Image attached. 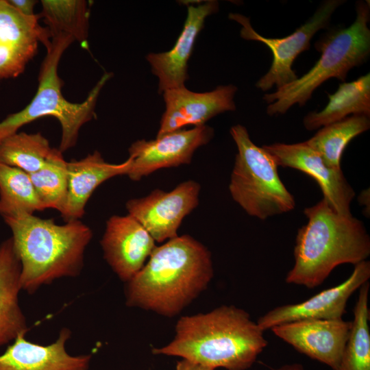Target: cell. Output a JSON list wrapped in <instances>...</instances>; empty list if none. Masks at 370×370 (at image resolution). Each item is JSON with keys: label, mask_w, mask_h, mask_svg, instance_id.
<instances>
[{"label": "cell", "mask_w": 370, "mask_h": 370, "mask_svg": "<svg viewBox=\"0 0 370 370\" xmlns=\"http://www.w3.org/2000/svg\"><path fill=\"white\" fill-rule=\"evenodd\" d=\"M147 264L129 282L126 304L172 317L208 286L213 276L211 254L189 235L156 247Z\"/></svg>", "instance_id": "cell-1"}, {"label": "cell", "mask_w": 370, "mask_h": 370, "mask_svg": "<svg viewBox=\"0 0 370 370\" xmlns=\"http://www.w3.org/2000/svg\"><path fill=\"white\" fill-rule=\"evenodd\" d=\"M263 332L247 312L222 306L180 318L173 340L152 353L180 356L214 369L245 370L267 345Z\"/></svg>", "instance_id": "cell-2"}, {"label": "cell", "mask_w": 370, "mask_h": 370, "mask_svg": "<svg viewBox=\"0 0 370 370\" xmlns=\"http://www.w3.org/2000/svg\"><path fill=\"white\" fill-rule=\"evenodd\" d=\"M3 219L21 263L22 290L33 294L57 279L80 273L92 232L79 219L58 225L28 214Z\"/></svg>", "instance_id": "cell-3"}, {"label": "cell", "mask_w": 370, "mask_h": 370, "mask_svg": "<svg viewBox=\"0 0 370 370\" xmlns=\"http://www.w3.org/2000/svg\"><path fill=\"white\" fill-rule=\"evenodd\" d=\"M304 213L308 222L297 231L286 283L315 288L337 266L367 260L370 238L362 221L338 214L324 198Z\"/></svg>", "instance_id": "cell-4"}, {"label": "cell", "mask_w": 370, "mask_h": 370, "mask_svg": "<svg viewBox=\"0 0 370 370\" xmlns=\"http://www.w3.org/2000/svg\"><path fill=\"white\" fill-rule=\"evenodd\" d=\"M356 16L349 26L328 29L314 43L321 53L314 65L301 77L273 92L264 94L270 116L285 114L293 106H304L314 91L330 78L345 82L348 72L365 63L370 55L369 3H356Z\"/></svg>", "instance_id": "cell-5"}, {"label": "cell", "mask_w": 370, "mask_h": 370, "mask_svg": "<svg viewBox=\"0 0 370 370\" xmlns=\"http://www.w3.org/2000/svg\"><path fill=\"white\" fill-rule=\"evenodd\" d=\"M73 42L69 36H51L40 67L36 93L23 110L9 114L0 121V143L17 133L23 125L51 116L59 121L62 129L59 149L63 153L75 145L81 127L95 117V109L99 93L112 75L106 73L83 102L67 101L62 93L63 81L58 75V68L64 52Z\"/></svg>", "instance_id": "cell-6"}, {"label": "cell", "mask_w": 370, "mask_h": 370, "mask_svg": "<svg viewBox=\"0 0 370 370\" xmlns=\"http://www.w3.org/2000/svg\"><path fill=\"white\" fill-rule=\"evenodd\" d=\"M230 132L238 150L229 184L234 201L261 220L293 210L295 199L279 177L273 156L253 143L243 125Z\"/></svg>", "instance_id": "cell-7"}, {"label": "cell", "mask_w": 370, "mask_h": 370, "mask_svg": "<svg viewBox=\"0 0 370 370\" xmlns=\"http://www.w3.org/2000/svg\"><path fill=\"white\" fill-rule=\"evenodd\" d=\"M344 2L343 0L324 1L303 25L283 38L264 37L255 31L248 17L238 13H230L229 18L242 26L241 38L263 43L273 54L270 69L258 80L256 86L262 91H267L273 87L280 88L297 79L298 76L292 68L295 60L301 53L310 49V40L318 31L328 28L333 13Z\"/></svg>", "instance_id": "cell-8"}, {"label": "cell", "mask_w": 370, "mask_h": 370, "mask_svg": "<svg viewBox=\"0 0 370 370\" xmlns=\"http://www.w3.org/2000/svg\"><path fill=\"white\" fill-rule=\"evenodd\" d=\"M199 191L197 182L188 180L169 192L155 189L147 196L130 199L126 209L155 241L162 242L177 236L182 220L199 204Z\"/></svg>", "instance_id": "cell-9"}, {"label": "cell", "mask_w": 370, "mask_h": 370, "mask_svg": "<svg viewBox=\"0 0 370 370\" xmlns=\"http://www.w3.org/2000/svg\"><path fill=\"white\" fill-rule=\"evenodd\" d=\"M213 135V129L204 125L177 130L154 140H136L129 148L132 164L127 175L138 181L156 170L189 164L196 149L207 144Z\"/></svg>", "instance_id": "cell-10"}, {"label": "cell", "mask_w": 370, "mask_h": 370, "mask_svg": "<svg viewBox=\"0 0 370 370\" xmlns=\"http://www.w3.org/2000/svg\"><path fill=\"white\" fill-rule=\"evenodd\" d=\"M40 18V14L25 16L7 0H0V80L23 73L39 42L49 47L50 32L39 24Z\"/></svg>", "instance_id": "cell-11"}, {"label": "cell", "mask_w": 370, "mask_h": 370, "mask_svg": "<svg viewBox=\"0 0 370 370\" xmlns=\"http://www.w3.org/2000/svg\"><path fill=\"white\" fill-rule=\"evenodd\" d=\"M369 278L370 262L362 261L354 265L350 276L342 283L300 303L278 306L260 317L257 324L265 331L301 319H341L346 312L349 298Z\"/></svg>", "instance_id": "cell-12"}, {"label": "cell", "mask_w": 370, "mask_h": 370, "mask_svg": "<svg viewBox=\"0 0 370 370\" xmlns=\"http://www.w3.org/2000/svg\"><path fill=\"white\" fill-rule=\"evenodd\" d=\"M262 147L273 156L278 166L295 169L312 177L319 185L323 198L336 212L352 215L350 204L355 193L342 170L329 166L306 141L275 143Z\"/></svg>", "instance_id": "cell-13"}, {"label": "cell", "mask_w": 370, "mask_h": 370, "mask_svg": "<svg viewBox=\"0 0 370 370\" xmlns=\"http://www.w3.org/2000/svg\"><path fill=\"white\" fill-rule=\"evenodd\" d=\"M352 321L307 319L272 328L278 337L296 350L335 370L348 339Z\"/></svg>", "instance_id": "cell-14"}, {"label": "cell", "mask_w": 370, "mask_h": 370, "mask_svg": "<svg viewBox=\"0 0 370 370\" xmlns=\"http://www.w3.org/2000/svg\"><path fill=\"white\" fill-rule=\"evenodd\" d=\"M236 91V86L228 84L205 92H195L185 86L163 92L166 108L157 136L187 125L202 126L217 114L235 110Z\"/></svg>", "instance_id": "cell-15"}, {"label": "cell", "mask_w": 370, "mask_h": 370, "mask_svg": "<svg viewBox=\"0 0 370 370\" xmlns=\"http://www.w3.org/2000/svg\"><path fill=\"white\" fill-rule=\"evenodd\" d=\"M101 246L108 264L126 282L140 271L156 247L149 233L130 214L108 219Z\"/></svg>", "instance_id": "cell-16"}, {"label": "cell", "mask_w": 370, "mask_h": 370, "mask_svg": "<svg viewBox=\"0 0 370 370\" xmlns=\"http://www.w3.org/2000/svg\"><path fill=\"white\" fill-rule=\"evenodd\" d=\"M219 10V2L207 1L197 6L189 5L182 30L174 46L168 51L149 53L146 59L158 78V92L185 86L188 79V61L197 37L206 18Z\"/></svg>", "instance_id": "cell-17"}, {"label": "cell", "mask_w": 370, "mask_h": 370, "mask_svg": "<svg viewBox=\"0 0 370 370\" xmlns=\"http://www.w3.org/2000/svg\"><path fill=\"white\" fill-rule=\"evenodd\" d=\"M18 335L0 355V370H88L92 355L72 356L66 350L71 332L62 328L56 341L42 345Z\"/></svg>", "instance_id": "cell-18"}, {"label": "cell", "mask_w": 370, "mask_h": 370, "mask_svg": "<svg viewBox=\"0 0 370 370\" xmlns=\"http://www.w3.org/2000/svg\"><path fill=\"white\" fill-rule=\"evenodd\" d=\"M132 158L119 164L104 160L98 151L79 160L68 162V192L66 202L60 212L65 222L79 220L95 190L105 181L121 175H127Z\"/></svg>", "instance_id": "cell-19"}, {"label": "cell", "mask_w": 370, "mask_h": 370, "mask_svg": "<svg viewBox=\"0 0 370 370\" xmlns=\"http://www.w3.org/2000/svg\"><path fill=\"white\" fill-rule=\"evenodd\" d=\"M21 263L10 237L0 244V348L28 330L19 304Z\"/></svg>", "instance_id": "cell-20"}, {"label": "cell", "mask_w": 370, "mask_h": 370, "mask_svg": "<svg viewBox=\"0 0 370 370\" xmlns=\"http://www.w3.org/2000/svg\"><path fill=\"white\" fill-rule=\"evenodd\" d=\"M328 102L321 111L310 112L303 119L308 131L320 129L330 123L354 114L370 116V74L349 82H341L333 94H328Z\"/></svg>", "instance_id": "cell-21"}, {"label": "cell", "mask_w": 370, "mask_h": 370, "mask_svg": "<svg viewBox=\"0 0 370 370\" xmlns=\"http://www.w3.org/2000/svg\"><path fill=\"white\" fill-rule=\"evenodd\" d=\"M370 116L354 114L321 127L306 143L315 150L325 162L341 169L342 154L348 143L370 127Z\"/></svg>", "instance_id": "cell-22"}, {"label": "cell", "mask_w": 370, "mask_h": 370, "mask_svg": "<svg viewBox=\"0 0 370 370\" xmlns=\"http://www.w3.org/2000/svg\"><path fill=\"white\" fill-rule=\"evenodd\" d=\"M29 173L0 162V214H34L44 210Z\"/></svg>", "instance_id": "cell-23"}, {"label": "cell", "mask_w": 370, "mask_h": 370, "mask_svg": "<svg viewBox=\"0 0 370 370\" xmlns=\"http://www.w3.org/2000/svg\"><path fill=\"white\" fill-rule=\"evenodd\" d=\"M369 286L367 282L359 288L349 335L335 370H370Z\"/></svg>", "instance_id": "cell-24"}, {"label": "cell", "mask_w": 370, "mask_h": 370, "mask_svg": "<svg viewBox=\"0 0 370 370\" xmlns=\"http://www.w3.org/2000/svg\"><path fill=\"white\" fill-rule=\"evenodd\" d=\"M42 12L51 36L62 34L85 44L88 37L89 8L84 0H42Z\"/></svg>", "instance_id": "cell-25"}, {"label": "cell", "mask_w": 370, "mask_h": 370, "mask_svg": "<svg viewBox=\"0 0 370 370\" xmlns=\"http://www.w3.org/2000/svg\"><path fill=\"white\" fill-rule=\"evenodd\" d=\"M52 150L40 133L18 132L0 143V162L32 173L45 165Z\"/></svg>", "instance_id": "cell-26"}, {"label": "cell", "mask_w": 370, "mask_h": 370, "mask_svg": "<svg viewBox=\"0 0 370 370\" xmlns=\"http://www.w3.org/2000/svg\"><path fill=\"white\" fill-rule=\"evenodd\" d=\"M68 162L59 149L53 150L45 165L29 173L37 195L45 209L60 212L66 202L68 192Z\"/></svg>", "instance_id": "cell-27"}, {"label": "cell", "mask_w": 370, "mask_h": 370, "mask_svg": "<svg viewBox=\"0 0 370 370\" xmlns=\"http://www.w3.org/2000/svg\"><path fill=\"white\" fill-rule=\"evenodd\" d=\"M8 2L15 9L25 16H32L36 14L34 12V5L37 1L34 0H7Z\"/></svg>", "instance_id": "cell-28"}, {"label": "cell", "mask_w": 370, "mask_h": 370, "mask_svg": "<svg viewBox=\"0 0 370 370\" xmlns=\"http://www.w3.org/2000/svg\"><path fill=\"white\" fill-rule=\"evenodd\" d=\"M176 370H214V369L206 367L186 359L177 362Z\"/></svg>", "instance_id": "cell-29"}, {"label": "cell", "mask_w": 370, "mask_h": 370, "mask_svg": "<svg viewBox=\"0 0 370 370\" xmlns=\"http://www.w3.org/2000/svg\"><path fill=\"white\" fill-rule=\"evenodd\" d=\"M272 370H304V367L301 364L293 363L291 365H285L278 369H273Z\"/></svg>", "instance_id": "cell-30"}]
</instances>
